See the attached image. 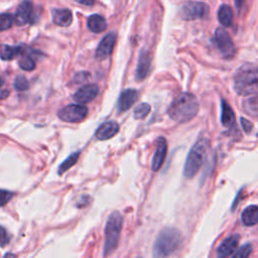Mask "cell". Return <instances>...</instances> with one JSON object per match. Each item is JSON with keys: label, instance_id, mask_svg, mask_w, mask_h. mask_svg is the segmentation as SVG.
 I'll return each instance as SVG.
<instances>
[{"label": "cell", "instance_id": "1", "mask_svg": "<svg viewBox=\"0 0 258 258\" xmlns=\"http://www.w3.org/2000/svg\"><path fill=\"white\" fill-rule=\"evenodd\" d=\"M199 112V102L195 95L183 92L180 93L171 103L168 114L176 122L185 123L191 121Z\"/></svg>", "mask_w": 258, "mask_h": 258}, {"label": "cell", "instance_id": "2", "mask_svg": "<svg viewBox=\"0 0 258 258\" xmlns=\"http://www.w3.org/2000/svg\"><path fill=\"white\" fill-rule=\"evenodd\" d=\"M234 89L241 96L254 94L258 90V67L244 64L239 68L234 76Z\"/></svg>", "mask_w": 258, "mask_h": 258}, {"label": "cell", "instance_id": "3", "mask_svg": "<svg viewBox=\"0 0 258 258\" xmlns=\"http://www.w3.org/2000/svg\"><path fill=\"white\" fill-rule=\"evenodd\" d=\"M209 145V140L205 137L200 138L193 145L186 159L185 168H183V175L186 178L192 179L201 170L202 165L204 164L207 157Z\"/></svg>", "mask_w": 258, "mask_h": 258}, {"label": "cell", "instance_id": "4", "mask_svg": "<svg viewBox=\"0 0 258 258\" xmlns=\"http://www.w3.org/2000/svg\"><path fill=\"white\" fill-rule=\"evenodd\" d=\"M181 232L175 228H165L157 236L155 246V257H167L173 254L181 244Z\"/></svg>", "mask_w": 258, "mask_h": 258}, {"label": "cell", "instance_id": "5", "mask_svg": "<svg viewBox=\"0 0 258 258\" xmlns=\"http://www.w3.org/2000/svg\"><path fill=\"white\" fill-rule=\"evenodd\" d=\"M123 225V217L119 212H113L109 216L105 228L104 255H109L117 248Z\"/></svg>", "mask_w": 258, "mask_h": 258}, {"label": "cell", "instance_id": "6", "mask_svg": "<svg viewBox=\"0 0 258 258\" xmlns=\"http://www.w3.org/2000/svg\"><path fill=\"white\" fill-rule=\"evenodd\" d=\"M215 41L217 47L222 53L223 58L225 59H232L236 53L235 45L231 39L230 34L222 27L217 28L215 32Z\"/></svg>", "mask_w": 258, "mask_h": 258}, {"label": "cell", "instance_id": "7", "mask_svg": "<svg viewBox=\"0 0 258 258\" xmlns=\"http://www.w3.org/2000/svg\"><path fill=\"white\" fill-rule=\"evenodd\" d=\"M209 6L204 2L189 1L183 4L181 10V16L185 21H195L207 16Z\"/></svg>", "mask_w": 258, "mask_h": 258}, {"label": "cell", "instance_id": "8", "mask_svg": "<svg viewBox=\"0 0 258 258\" xmlns=\"http://www.w3.org/2000/svg\"><path fill=\"white\" fill-rule=\"evenodd\" d=\"M88 108L81 104H72L64 107L59 112V117L66 122H80L86 118Z\"/></svg>", "mask_w": 258, "mask_h": 258}, {"label": "cell", "instance_id": "9", "mask_svg": "<svg viewBox=\"0 0 258 258\" xmlns=\"http://www.w3.org/2000/svg\"><path fill=\"white\" fill-rule=\"evenodd\" d=\"M116 43V34L114 32H110L100 42L96 50V58L98 60H105L112 53L114 46Z\"/></svg>", "mask_w": 258, "mask_h": 258}, {"label": "cell", "instance_id": "10", "mask_svg": "<svg viewBox=\"0 0 258 258\" xmlns=\"http://www.w3.org/2000/svg\"><path fill=\"white\" fill-rule=\"evenodd\" d=\"M32 12L33 6L30 0H25L16 9L15 13V24L17 26H25L26 24L32 23Z\"/></svg>", "mask_w": 258, "mask_h": 258}, {"label": "cell", "instance_id": "11", "mask_svg": "<svg viewBox=\"0 0 258 258\" xmlns=\"http://www.w3.org/2000/svg\"><path fill=\"white\" fill-rule=\"evenodd\" d=\"M99 93V87L95 84H89L81 87L74 95V100L80 104H86L93 101Z\"/></svg>", "mask_w": 258, "mask_h": 258}, {"label": "cell", "instance_id": "12", "mask_svg": "<svg viewBox=\"0 0 258 258\" xmlns=\"http://www.w3.org/2000/svg\"><path fill=\"white\" fill-rule=\"evenodd\" d=\"M138 99V92L134 89H127L123 91L117 103L118 112L122 113L130 109Z\"/></svg>", "mask_w": 258, "mask_h": 258}, {"label": "cell", "instance_id": "13", "mask_svg": "<svg viewBox=\"0 0 258 258\" xmlns=\"http://www.w3.org/2000/svg\"><path fill=\"white\" fill-rule=\"evenodd\" d=\"M167 152H168V143L163 137H159L157 139V145L156 150L153 158V164L152 169L154 172H157L160 170L162 167V164L164 162L165 156H167Z\"/></svg>", "mask_w": 258, "mask_h": 258}, {"label": "cell", "instance_id": "14", "mask_svg": "<svg viewBox=\"0 0 258 258\" xmlns=\"http://www.w3.org/2000/svg\"><path fill=\"white\" fill-rule=\"evenodd\" d=\"M151 64H152V58L150 52L147 51H142L140 52L137 68H136L135 78L137 81H142L147 77L151 70Z\"/></svg>", "mask_w": 258, "mask_h": 258}, {"label": "cell", "instance_id": "15", "mask_svg": "<svg viewBox=\"0 0 258 258\" xmlns=\"http://www.w3.org/2000/svg\"><path fill=\"white\" fill-rule=\"evenodd\" d=\"M119 131V125L115 121L104 122L95 133V136L99 140H107L115 136Z\"/></svg>", "mask_w": 258, "mask_h": 258}, {"label": "cell", "instance_id": "16", "mask_svg": "<svg viewBox=\"0 0 258 258\" xmlns=\"http://www.w3.org/2000/svg\"><path fill=\"white\" fill-rule=\"evenodd\" d=\"M239 239H240V236L238 234H234L228 238H226L225 240L221 243L217 250V254L219 257H227L232 255L238 246L239 243Z\"/></svg>", "mask_w": 258, "mask_h": 258}, {"label": "cell", "instance_id": "17", "mask_svg": "<svg viewBox=\"0 0 258 258\" xmlns=\"http://www.w3.org/2000/svg\"><path fill=\"white\" fill-rule=\"evenodd\" d=\"M52 21L59 26L67 27L73 22V14L69 9H53Z\"/></svg>", "mask_w": 258, "mask_h": 258}, {"label": "cell", "instance_id": "18", "mask_svg": "<svg viewBox=\"0 0 258 258\" xmlns=\"http://www.w3.org/2000/svg\"><path fill=\"white\" fill-rule=\"evenodd\" d=\"M242 222L245 226H254L258 224V207L251 205L244 209L241 215Z\"/></svg>", "mask_w": 258, "mask_h": 258}, {"label": "cell", "instance_id": "19", "mask_svg": "<svg viewBox=\"0 0 258 258\" xmlns=\"http://www.w3.org/2000/svg\"><path fill=\"white\" fill-rule=\"evenodd\" d=\"M88 27L92 32H94V33H100L104 31L107 27L105 18L98 14L91 15L88 18Z\"/></svg>", "mask_w": 258, "mask_h": 258}, {"label": "cell", "instance_id": "20", "mask_svg": "<svg viewBox=\"0 0 258 258\" xmlns=\"http://www.w3.org/2000/svg\"><path fill=\"white\" fill-rule=\"evenodd\" d=\"M222 124L225 127H231L235 123V114L232 107L225 101L222 100V116H221Z\"/></svg>", "mask_w": 258, "mask_h": 258}, {"label": "cell", "instance_id": "21", "mask_svg": "<svg viewBox=\"0 0 258 258\" xmlns=\"http://www.w3.org/2000/svg\"><path fill=\"white\" fill-rule=\"evenodd\" d=\"M218 20L219 23L223 26H230L233 21V12L229 5L223 4L221 5L218 11Z\"/></svg>", "mask_w": 258, "mask_h": 258}, {"label": "cell", "instance_id": "22", "mask_svg": "<svg viewBox=\"0 0 258 258\" xmlns=\"http://www.w3.org/2000/svg\"><path fill=\"white\" fill-rule=\"evenodd\" d=\"M22 52L21 48L10 47V46H2L0 49V58L4 61L13 60L15 57Z\"/></svg>", "mask_w": 258, "mask_h": 258}, {"label": "cell", "instance_id": "23", "mask_svg": "<svg viewBox=\"0 0 258 258\" xmlns=\"http://www.w3.org/2000/svg\"><path fill=\"white\" fill-rule=\"evenodd\" d=\"M243 109L244 111L251 115L257 116L258 115V95L250 97L243 102Z\"/></svg>", "mask_w": 258, "mask_h": 258}, {"label": "cell", "instance_id": "24", "mask_svg": "<svg viewBox=\"0 0 258 258\" xmlns=\"http://www.w3.org/2000/svg\"><path fill=\"white\" fill-rule=\"evenodd\" d=\"M80 156V154L79 153H75V154H73L71 155L61 165H60V170H59V174L62 175L64 173H66L68 170H70L74 164H75L78 160Z\"/></svg>", "mask_w": 258, "mask_h": 258}, {"label": "cell", "instance_id": "25", "mask_svg": "<svg viewBox=\"0 0 258 258\" xmlns=\"http://www.w3.org/2000/svg\"><path fill=\"white\" fill-rule=\"evenodd\" d=\"M151 112V105L147 103H141L134 109L133 116L135 119H143Z\"/></svg>", "mask_w": 258, "mask_h": 258}, {"label": "cell", "instance_id": "26", "mask_svg": "<svg viewBox=\"0 0 258 258\" xmlns=\"http://www.w3.org/2000/svg\"><path fill=\"white\" fill-rule=\"evenodd\" d=\"M13 24V17L9 13L0 14V31L6 30L11 27Z\"/></svg>", "mask_w": 258, "mask_h": 258}, {"label": "cell", "instance_id": "27", "mask_svg": "<svg viewBox=\"0 0 258 258\" xmlns=\"http://www.w3.org/2000/svg\"><path fill=\"white\" fill-rule=\"evenodd\" d=\"M18 64H20V67L25 71H32L35 69V63L33 59L28 56L22 57Z\"/></svg>", "mask_w": 258, "mask_h": 258}, {"label": "cell", "instance_id": "28", "mask_svg": "<svg viewBox=\"0 0 258 258\" xmlns=\"http://www.w3.org/2000/svg\"><path fill=\"white\" fill-rule=\"evenodd\" d=\"M251 252H252L251 245L250 244H246V245H243L242 247L239 248L238 250H236L235 253L232 254V255L235 258H237V257L238 258H246V257H248L251 254Z\"/></svg>", "mask_w": 258, "mask_h": 258}, {"label": "cell", "instance_id": "29", "mask_svg": "<svg viewBox=\"0 0 258 258\" xmlns=\"http://www.w3.org/2000/svg\"><path fill=\"white\" fill-rule=\"evenodd\" d=\"M13 86L17 91H25L28 89V82L24 76H18L15 79Z\"/></svg>", "mask_w": 258, "mask_h": 258}, {"label": "cell", "instance_id": "30", "mask_svg": "<svg viewBox=\"0 0 258 258\" xmlns=\"http://www.w3.org/2000/svg\"><path fill=\"white\" fill-rule=\"evenodd\" d=\"M13 193L6 191V190H0V207L5 206L7 203L12 199Z\"/></svg>", "mask_w": 258, "mask_h": 258}, {"label": "cell", "instance_id": "31", "mask_svg": "<svg viewBox=\"0 0 258 258\" xmlns=\"http://www.w3.org/2000/svg\"><path fill=\"white\" fill-rule=\"evenodd\" d=\"M10 238L6 232V230L0 226V246L4 247L5 245H7L9 243Z\"/></svg>", "mask_w": 258, "mask_h": 258}, {"label": "cell", "instance_id": "32", "mask_svg": "<svg viewBox=\"0 0 258 258\" xmlns=\"http://www.w3.org/2000/svg\"><path fill=\"white\" fill-rule=\"evenodd\" d=\"M241 124H242V127L246 132H250L252 130L253 124L249 120H246L245 118H241Z\"/></svg>", "mask_w": 258, "mask_h": 258}, {"label": "cell", "instance_id": "33", "mask_svg": "<svg viewBox=\"0 0 258 258\" xmlns=\"http://www.w3.org/2000/svg\"><path fill=\"white\" fill-rule=\"evenodd\" d=\"M75 1L84 5H93L95 0H75Z\"/></svg>", "mask_w": 258, "mask_h": 258}, {"label": "cell", "instance_id": "34", "mask_svg": "<svg viewBox=\"0 0 258 258\" xmlns=\"http://www.w3.org/2000/svg\"><path fill=\"white\" fill-rule=\"evenodd\" d=\"M244 2H245V0H235V4H236L237 9H241Z\"/></svg>", "mask_w": 258, "mask_h": 258}, {"label": "cell", "instance_id": "35", "mask_svg": "<svg viewBox=\"0 0 258 258\" xmlns=\"http://www.w3.org/2000/svg\"><path fill=\"white\" fill-rule=\"evenodd\" d=\"M3 86V80L1 79V78H0V88H1Z\"/></svg>", "mask_w": 258, "mask_h": 258}]
</instances>
